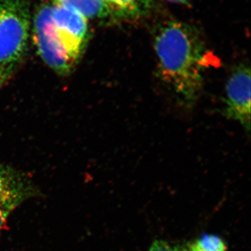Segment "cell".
Here are the masks:
<instances>
[{
  "mask_svg": "<svg viewBox=\"0 0 251 251\" xmlns=\"http://www.w3.org/2000/svg\"><path fill=\"white\" fill-rule=\"evenodd\" d=\"M158 72L184 106L196 103L202 90L203 75L210 56L201 35L186 23H165L153 40Z\"/></svg>",
  "mask_w": 251,
  "mask_h": 251,
  "instance_id": "1",
  "label": "cell"
},
{
  "mask_svg": "<svg viewBox=\"0 0 251 251\" xmlns=\"http://www.w3.org/2000/svg\"><path fill=\"white\" fill-rule=\"evenodd\" d=\"M30 17L24 0H0V64L14 65L27 49Z\"/></svg>",
  "mask_w": 251,
  "mask_h": 251,
  "instance_id": "2",
  "label": "cell"
},
{
  "mask_svg": "<svg viewBox=\"0 0 251 251\" xmlns=\"http://www.w3.org/2000/svg\"><path fill=\"white\" fill-rule=\"evenodd\" d=\"M51 11L52 6H44L36 13L33 29L34 44L47 65L59 75H65L72 72L76 62L70 57L57 37Z\"/></svg>",
  "mask_w": 251,
  "mask_h": 251,
  "instance_id": "3",
  "label": "cell"
},
{
  "mask_svg": "<svg viewBox=\"0 0 251 251\" xmlns=\"http://www.w3.org/2000/svg\"><path fill=\"white\" fill-rule=\"evenodd\" d=\"M251 69L247 64L237 66L226 83L225 115L251 129Z\"/></svg>",
  "mask_w": 251,
  "mask_h": 251,
  "instance_id": "4",
  "label": "cell"
},
{
  "mask_svg": "<svg viewBox=\"0 0 251 251\" xmlns=\"http://www.w3.org/2000/svg\"><path fill=\"white\" fill-rule=\"evenodd\" d=\"M51 19L59 41L70 57L77 62L87 41V18L74 10L54 5Z\"/></svg>",
  "mask_w": 251,
  "mask_h": 251,
  "instance_id": "5",
  "label": "cell"
},
{
  "mask_svg": "<svg viewBox=\"0 0 251 251\" xmlns=\"http://www.w3.org/2000/svg\"><path fill=\"white\" fill-rule=\"evenodd\" d=\"M41 196L27 175L0 163V207L11 213L28 200Z\"/></svg>",
  "mask_w": 251,
  "mask_h": 251,
  "instance_id": "6",
  "label": "cell"
},
{
  "mask_svg": "<svg viewBox=\"0 0 251 251\" xmlns=\"http://www.w3.org/2000/svg\"><path fill=\"white\" fill-rule=\"evenodd\" d=\"M54 5L74 10L85 18L105 19L114 17L105 0H53Z\"/></svg>",
  "mask_w": 251,
  "mask_h": 251,
  "instance_id": "7",
  "label": "cell"
},
{
  "mask_svg": "<svg viewBox=\"0 0 251 251\" xmlns=\"http://www.w3.org/2000/svg\"><path fill=\"white\" fill-rule=\"evenodd\" d=\"M112 10L114 17L133 18L148 13L151 7V0H105Z\"/></svg>",
  "mask_w": 251,
  "mask_h": 251,
  "instance_id": "8",
  "label": "cell"
},
{
  "mask_svg": "<svg viewBox=\"0 0 251 251\" xmlns=\"http://www.w3.org/2000/svg\"><path fill=\"white\" fill-rule=\"evenodd\" d=\"M190 251H227L224 241L219 236L205 234L190 244Z\"/></svg>",
  "mask_w": 251,
  "mask_h": 251,
  "instance_id": "9",
  "label": "cell"
},
{
  "mask_svg": "<svg viewBox=\"0 0 251 251\" xmlns=\"http://www.w3.org/2000/svg\"><path fill=\"white\" fill-rule=\"evenodd\" d=\"M148 251H186L182 248L175 246L166 241L157 240L151 244Z\"/></svg>",
  "mask_w": 251,
  "mask_h": 251,
  "instance_id": "10",
  "label": "cell"
},
{
  "mask_svg": "<svg viewBox=\"0 0 251 251\" xmlns=\"http://www.w3.org/2000/svg\"><path fill=\"white\" fill-rule=\"evenodd\" d=\"M14 65L0 64V87L9 80L14 72Z\"/></svg>",
  "mask_w": 251,
  "mask_h": 251,
  "instance_id": "11",
  "label": "cell"
},
{
  "mask_svg": "<svg viewBox=\"0 0 251 251\" xmlns=\"http://www.w3.org/2000/svg\"><path fill=\"white\" fill-rule=\"evenodd\" d=\"M10 214L11 213L9 211L0 207V232H1V229L4 228Z\"/></svg>",
  "mask_w": 251,
  "mask_h": 251,
  "instance_id": "12",
  "label": "cell"
},
{
  "mask_svg": "<svg viewBox=\"0 0 251 251\" xmlns=\"http://www.w3.org/2000/svg\"><path fill=\"white\" fill-rule=\"evenodd\" d=\"M171 1H175V2L182 3V4H184V3L187 2L188 0H171Z\"/></svg>",
  "mask_w": 251,
  "mask_h": 251,
  "instance_id": "13",
  "label": "cell"
}]
</instances>
